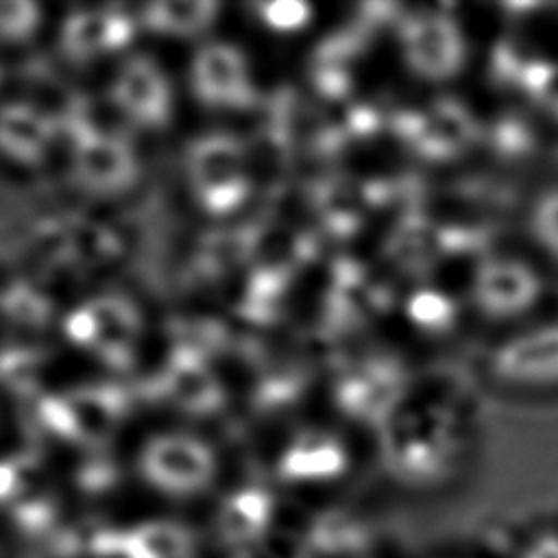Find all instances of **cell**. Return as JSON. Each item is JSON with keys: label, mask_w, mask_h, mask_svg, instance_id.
<instances>
[{"label": "cell", "mask_w": 558, "mask_h": 558, "mask_svg": "<svg viewBox=\"0 0 558 558\" xmlns=\"http://www.w3.org/2000/svg\"><path fill=\"white\" fill-rule=\"evenodd\" d=\"M329 397L342 418L379 436L405 410L410 373L397 355L366 351L336 368Z\"/></svg>", "instance_id": "1"}, {"label": "cell", "mask_w": 558, "mask_h": 558, "mask_svg": "<svg viewBox=\"0 0 558 558\" xmlns=\"http://www.w3.org/2000/svg\"><path fill=\"white\" fill-rule=\"evenodd\" d=\"M395 44L403 70L425 85H447L469 63L466 31L438 7L405 11L397 22Z\"/></svg>", "instance_id": "2"}, {"label": "cell", "mask_w": 558, "mask_h": 558, "mask_svg": "<svg viewBox=\"0 0 558 558\" xmlns=\"http://www.w3.org/2000/svg\"><path fill=\"white\" fill-rule=\"evenodd\" d=\"M379 438L386 475L403 490H440L458 473V440L440 425L423 427V423L401 414Z\"/></svg>", "instance_id": "3"}, {"label": "cell", "mask_w": 558, "mask_h": 558, "mask_svg": "<svg viewBox=\"0 0 558 558\" xmlns=\"http://www.w3.org/2000/svg\"><path fill=\"white\" fill-rule=\"evenodd\" d=\"M545 283L538 268L512 253H488L480 257L466 281V301L486 323H519L534 312L543 299Z\"/></svg>", "instance_id": "4"}, {"label": "cell", "mask_w": 558, "mask_h": 558, "mask_svg": "<svg viewBox=\"0 0 558 558\" xmlns=\"http://www.w3.org/2000/svg\"><path fill=\"white\" fill-rule=\"evenodd\" d=\"M185 172L194 198L211 216L240 209L251 194L244 144L229 133H205L185 153Z\"/></svg>", "instance_id": "5"}, {"label": "cell", "mask_w": 558, "mask_h": 558, "mask_svg": "<svg viewBox=\"0 0 558 558\" xmlns=\"http://www.w3.org/2000/svg\"><path fill=\"white\" fill-rule=\"evenodd\" d=\"M486 371L495 384L514 390L558 388V320L508 333L490 349Z\"/></svg>", "instance_id": "6"}, {"label": "cell", "mask_w": 558, "mask_h": 558, "mask_svg": "<svg viewBox=\"0 0 558 558\" xmlns=\"http://www.w3.org/2000/svg\"><path fill=\"white\" fill-rule=\"evenodd\" d=\"M65 331L109 366L126 368L142 336V316L131 299L98 294L68 316Z\"/></svg>", "instance_id": "7"}, {"label": "cell", "mask_w": 558, "mask_h": 558, "mask_svg": "<svg viewBox=\"0 0 558 558\" xmlns=\"http://www.w3.org/2000/svg\"><path fill=\"white\" fill-rule=\"evenodd\" d=\"M216 453L198 436L168 432L150 438L140 451V471L159 490L194 495L216 477Z\"/></svg>", "instance_id": "8"}, {"label": "cell", "mask_w": 558, "mask_h": 558, "mask_svg": "<svg viewBox=\"0 0 558 558\" xmlns=\"http://www.w3.org/2000/svg\"><path fill=\"white\" fill-rule=\"evenodd\" d=\"M190 83L194 96L211 109L244 111L257 100L251 61L231 41L203 44L192 59Z\"/></svg>", "instance_id": "9"}, {"label": "cell", "mask_w": 558, "mask_h": 558, "mask_svg": "<svg viewBox=\"0 0 558 558\" xmlns=\"http://www.w3.org/2000/svg\"><path fill=\"white\" fill-rule=\"evenodd\" d=\"M70 159L76 183L100 196L129 190L140 172L135 150L126 140L85 122L72 129Z\"/></svg>", "instance_id": "10"}, {"label": "cell", "mask_w": 558, "mask_h": 558, "mask_svg": "<svg viewBox=\"0 0 558 558\" xmlns=\"http://www.w3.org/2000/svg\"><path fill=\"white\" fill-rule=\"evenodd\" d=\"M351 471V451L331 429L305 427L286 440L277 456V475L286 486L327 488Z\"/></svg>", "instance_id": "11"}, {"label": "cell", "mask_w": 558, "mask_h": 558, "mask_svg": "<svg viewBox=\"0 0 558 558\" xmlns=\"http://www.w3.org/2000/svg\"><path fill=\"white\" fill-rule=\"evenodd\" d=\"M111 100L135 126L159 129L172 118V89L163 70L148 57L126 59L113 81Z\"/></svg>", "instance_id": "12"}, {"label": "cell", "mask_w": 558, "mask_h": 558, "mask_svg": "<svg viewBox=\"0 0 558 558\" xmlns=\"http://www.w3.org/2000/svg\"><path fill=\"white\" fill-rule=\"evenodd\" d=\"M277 499L264 486H242L218 508V538L235 551L262 549L275 532Z\"/></svg>", "instance_id": "13"}, {"label": "cell", "mask_w": 558, "mask_h": 558, "mask_svg": "<svg viewBox=\"0 0 558 558\" xmlns=\"http://www.w3.org/2000/svg\"><path fill=\"white\" fill-rule=\"evenodd\" d=\"M133 37V24L111 9H81L65 17L61 26V50L72 61H92L120 50Z\"/></svg>", "instance_id": "14"}, {"label": "cell", "mask_w": 558, "mask_h": 558, "mask_svg": "<svg viewBox=\"0 0 558 558\" xmlns=\"http://www.w3.org/2000/svg\"><path fill=\"white\" fill-rule=\"evenodd\" d=\"M54 142V122L26 102L0 107V153L20 163H39Z\"/></svg>", "instance_id": "15"}, {"label": "cell", "mask_w": 558, "mask_h": 558, "mask_svg": "<svg viewBox=\"0 0 558 558\" xmlns=\"http://www.w3.org/2000/svg\"><path fill=\"white\" fill-rule=\"evenodd\" d=\"M163 388L190 414H209L222 405L225 392L214 371L194 353H179L170 364Z\"/></svg>", "instance_id": "16"}, {"label": "cell", "mask_w": 558, "mask_h": 558, "mask_svg": "<svg viewBox=\"0 0 558 558\" xmlns=\"http://www.w3.org/2000/svg\"><path fill=\"white\" fill-rule=\"evenodd\" d=\"M109 551L122 558H187L192 534L172 521H148L118 538H100Z\"/></svg>", "instance_id": "17"}, {"label": "cell", "mask_w": 558, "mask_h": 558, "mask_svg": "<svg viewBox=\"0 0 558 558\" xmlns=\"http://www.w3.org/2000/svg\"><path fill=\"white\" fill-rule=\"evenodd\" d=\"M364 525L344 512L323 514L301 536V551L305 558H360L364 547Z\"/></svg>", "instance_id": "18"}, {"label": "cell", "mask_w": 558, "mask_h": 558, "mask_svg": "<svg viewBox=\"0 0 558 558\" xmlns=\"http://www.w3.org/2000/svg\"><path fill=\"white\" fill-rule=\"evenodd\" d=\"M220 7L209 0L155 2L144 9V24L168 37H196L207 33L218 20Z\"/></svg>", "instance_id": "19"}, {"label": "cell", "mask_w": 558, "mask_h": 558, "mask_svg": "<svg viewBox=\"0 0 558 558\" xmlns=\"http://www.w3.org/2000/svg\"><path fill=\"white\" fill-rule=\"evenodd\" d=\"M523 231L527 242L558 266V183H547L527 198Z\"/></svg>", "instance_id": "20"}, {"label": "cell", "mask_w": 558, "mask_h": 558, "mask_svg": "<svg viewBox=\"0 0 558 558\" xmlns=\"http://www.w3.org/2000/svg\"><path fill=\"white\" fill-rule=\"evenodd\" d=\"M259 20L275 33H301L314 20V9L305 2H268L259 4Z\"/></svg>", "instance_id": "21"}, {"label": "cell", "mask_w": 558, "mask_h": 558, "mask_svg": "<svg viewBox=\"0 0 558 558\" xmlns=\"http://www.w3.org/2000/svg\"><path fill=\"white\" fill-rule=\"evenodd\" d=\"M39 9L33 2H0V39L22 41L35 33Z\"/></svg>", "instance_id": "22"}, {"label": "cell", "mask_w": 558, "mask_h": 558, "mask_svg": "<svg viewBox=\"0 0 558 558\" xmlns=\"http://www.w3.org/2000/svg\"><path fill=\"white\" fill-rule=\"evenodd\" d=\"M512 558H558V527H541L519 543Z\"/></svg>", "instance_id": "23"}, {"label": "cell", "mask_w": 558, "mask_h": 558, "mask_svg": "<svg viewBox=\"0 0 558 558\" xmlns=\"http://www.w3.org/2000/svg\"><path fill=\"white\" fill-rule=\"evenodd\" d=\"M20 490V477L13 466L0 464V499H9Z\"/></svg>", "instance_id": "24"}]
</instances>
